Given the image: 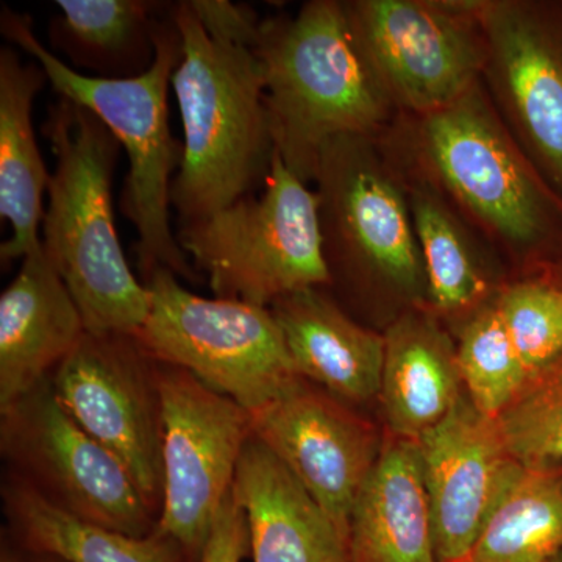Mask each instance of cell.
I'll use <instances>...</instances> for the list:
<instances>
[{
	"label": "cell",
	"instance_id": "1",
	"mask_svg": "<svg viewBox=\"0 0 562 562\" xmlns=\"http://www.w3.org/2000/svg\"><path fill=\"white\" fill-rule=\"evenodd\" d=\"M380 139L403 171L428 181L460 211L516 277L560 265L562 199L483 83L435 113L398 114Z\"/></svg>",
	"mask_w": 562,
	"mask_h": 562
},
{
	"label": "cell",
	"instance_id": "2",
	"mask_svg": "<svg viewBox=\"0 0 562 562\" xmlns=\"http://www.w3.org/2000/svg\"><path fill=\"white\" fill-rule=\"evenodd\" d=\"M43 133L55 157L43 249L88 333L138 335L150 292L132 272L113 213L114 169L124 149L92 111L65 98L47 110Z\"/></svg>",
	"mask_w": 562,
	"mask_h": 562
},
{
	"label": "cell",
	"instance_id": "3",
	"mask_svg": "<svg viewBox=\"0 0 562 562\" xmlns=\"http://www.w3.org/2000/svg\"><path fill=\"white\" fill-rule=\"evenodd\" d=\"M273 147L313 183L322 149L346 135H380L397 117L351 38L342 0H310L261 21L254 46Z\"/></svg>",
	"mask_w": 562,
	"mask_h": 562
},
{
	"label": "cell",
	"instance_id": "4",
	"mask_svg": "<svg viewBox=\"0 0 562 562\" xmlns=\"http://www.w3.org/2000/svg\"><path fill=\"white\" fill-rule=\"evenodd\" d=\"M171 16L181 40L171 87L183 122L171 203L190 222L265 187L276 147L254 50L211 38L190 0L172 3Z\"/></svg>",
	"mask_w": 562,
	"mask_h": 562
},
{
	"label": "cell",
	"instance_id": "5",
	"mask_svg": "<svg viewBox=\"0 0 562 562\" xmlns=\"http://www.w3.org/2000/svg\"><path fill=\"white\" fill-rule=\"evenodd\" d=\"M0 31L40 63L58 98L92 111L127 154L121 210L138 232L135 251L144 280L162 266L192 283L201 281L169 224L172 176L179 172L183 155V144L173 138L168 117V91L181 57L180 33L171 11L158 31L154 65L132 79H98L77 72L41 43L27 14L10 7L2 9Z\"/></svg>",
	"mask_w": 562,
	"mask_h": 562
},
{
	"label": "cell",
	"instance_id": "6",
	"mask_svg": "<svg viewBox=\"0 0 562 562\" xmlns=\"http://www.w3.org/2000/svg\"><path fill=\"white\" fill-rule=\"evenodd\" d=\"M313 183L322 249L339 305L386 303L392 322L427 305V279L405 179L380 135H346L322 149Z\"/></svg>",
	"mask_w": 562,
	"mask_h": 562
},
{
	"label": "cell",
	"instance_id": "7",
	"mask_svg": "<svg viewBox=\"0 0 562 562\" xmlns=\"http://www.w3.org/2000/svg\"><path fill=\"white\" fill-rule=\"evenodd\" d=\"M177 239L217 299L269 308L291 292L330 286L319 199L277 151L258 198L180 222Z\"/></svg>",
	"mask_w": 562,
	"mask_h": 562
},
{
	"label": "cell",
	"instance_id": "8",
	"mask_svg": "<svg viewBox=\"0 0 562 562\" xmlns=\"http://www.w3.org/2000/svg\"><path fill=\"white\" fill-rule=\"evenodd\" d=\"M144 283L150 312L136 338L154 360L192 373L250 413L302 379L271 310L192 294L162 266Z\"/></svg>",
	"mask_w": 562,
	"mask_h": 562
},
{
	"label": "cell",
	"instance_id": "9",
	"mask_svg": "<svg viewBox=\"0 0 562 562\" xmlns=\"http://www.w3.org/2000/svg\"><path fill=\"white\" fill-rule=\"evenodd\" d=\"M483 0H342L355 46L398 114L446 109L482 83Z\"/></svg>",
	"mask_w": 562,
	"mask_h": 562
},
{
	"label": "cell",
	"instance_id": "10",
	"mask_svg": "<svg viewBox=\"0 0 562 562\" xmlns=\"http://www.w3.org/2000/svg\"><path fill=\"white\" fill-rule=\"evenodd\" d=\"M0 450L13 475L63 512L124 535L157 528L128 469L63 409L49 379L2 409Z\"/></svg>",
	"mask_w": 562,
	"mask_h": 562
},
{
	"label": "cell",
	"instance_id": "11",
	"mask_svg": "<svg viewBox=\"0 0 562 562\" xmlns=\"http://www.w3.org/2000/svg\"><path fill=\"white\" fill-rule=\"evenodd\" d=\"M162 498L155 532L201 560L251 436V413L192 373L158 361Z\"/></svg>",
	"mask_w": 562,
	"mask_h": 562
},
{
	"label": "cell",
	"instance_id": "12",
	"mask_svg": "<svg viewBox=\"0 0 562 562\" xmlns=\"http://www.w3.org/2000/svg\"><path fill=\"white\" fill-rule=\"evenodd\" d=\"M55 397L95 441L116 454L155 513L162 498L158 361L136 335L85 333L50 375Z\"/></svg>",
	"mask_w": 562,
	"mask_h": 562
},
{
	"label": "cell",
	"instance_id": "13",
	"mask_svg": "<svg viewBox=\"0 0 562 562\" xmlns=\"http://www.w3.org/2000/svg\"><path fill=\"white\" fill-rule=\"evenodd\" d=\"M480 22L484 90L562 199V0H483Z\"/></svg>",
	"mask_w": 562,
	"mask_h": 562
},
{
	"label": "cell",
	"instance_id": "14",
	"mask_svg": "<svg viewBox=\"0 0 562 562\" xmlns=\"http://www.w3.org/2000/svg\"><path fill=\"white\" fill-rule=\"evenodd\" d=\"M303 382L251 413V435L283 461L349 539L355 502L380 452L361 422Z\"/></svg>",
	"mask_w": 562,
	"mask_h": 562
},
{
	"label": "cell",
	"instance_id": "15",
	"mask_svg": "<svg viewBox=\"0 0 562 562\" xmlns=\"http://www.w3.org/2000/svg\"><path fill=\"white\" fill-rule=\"evenodd\" d=\"M414 442L430 503L436 561H465L513 460L498 422L461 397L446 419Z\"/></svg>",
	"mask_w": 562,
	"mask_h": 562
},
{
	"label": "cell",
	"instance_id": "16",
	"mask_svg": "<svg viewBox=\"0 0 562 562\" xmlns=\"http://www.w3.org/2000/svg\"><path fill=\"white\" fill-rule=\"evenodd\" d=\"M87 328L40 244L0 295V412L49 379Z\"/></svg>",
	"mask_w": 562,
	"mask_h": 562
},
{
	"label": "cell",
	"instance_id": "17",
	"mask_svg": "<svg viewBox=\"0 0 562 562\" xmlns=\"http://www.w3.org/2000/svg\"><path fill=\"white\" fill-rule=\"evenodd\" d=\"M254 562H351L349 539L294 473L250 436L233 483Z\"/></svg>",
	"mask_w": 562,
	"mask_h": 562
},
{
	"label": "cell",
	"instance_id": "18",
	"mask_svg": "<svg viewBox=\"0 0 562 562\" xmlns=\"http://www.w3.org/2000/svg\"><path fill=\"white\" fill-rule=\"evenodd\" d=\"M401 171L424 262L428 308L443 324L458 321L461 327L512 281L503 279L508 266L441 192Z\"/></svg>",
	"mask_w": 562,
	"mask_h": 562
},
{
	"label": "cell",
	"instance_id": "19",
	"mask_svg": "<svg viewBox=\"0 0 562 562\" xmlns=\"http://www.w3.org/2000/svg\"><path fill=\"white\" fill-rule=\"evenodd\" d=\"M269 310L299 376L350 402L379 395L384 335L350 316L327 288L291 292Z\"/></svg>",
	"mask_w": 562,
	"mask_h": 562
},
{
	"label": "cell",
	"instance_id": "20",
	"mask_svg": "<svg viewBox=\"0 0 562 562\" xmlns=\"http://www.w3.org/2000/svg\"><path fill=\"white\" fill-rule=\"evenodd\" d=\"M383 335L384 414L398 439L417 441L460 402L457 344L428 306L402 314Z\"/></svg>",
	"mask_w": 562,
	"mask_h": 562
},
{
	"label": "cell",
	"instance_id": "21",
	"mask_svg": "<svg viewBox=\"0 0 562 562\" xmlns=\"http://www.w3.org/2000/svg\"><path fill=\"white\" fill-rule=\"evenodd\" d=\"M351 562H438L417 443L395 439L376 457L353 505Z\"/></svg>",
	"mask_w": 562,
	"mask_h": 562
},
{
	"label": "cell",
	"instance_id": "22",
	"mask_svg": "<svg viewBox=\"0 0 562 562\" xmlns=\"http://www.w3.org/2000/svg\"><path fill=\"white\" fill-rule=\"evenodd\" d=\"M47 81L40 63L22 60L11 47L0 49V216L11 225L10 239L0 246L3 265L41 244L50 173L33 128V102Z\"/></svg>",
	"mask_w": 562,
	"mask_h": 562
},
{
	"label": "cell",
	"instance_id": "23",
	"mask_svg": "<svg viewBox=\"0 0 562 562\" xmlns=\"http://www.w3.org/2000/svg\"><path fill=\"white\" fill-rule=\"evenodd\" d=\"M49 43L77 72L98 79H132L147 72L157 36L172 3L154 0H58Z\"/></svg>",
	"mask_w": 562,
	"mask_h": 562
},
{
	"label": "cell",
	"instance_id": "24",
	"mask_svg": "<svg viewBox=\"0 0 562 562\" xmlns=\"http://www.w3.org/2000/svg\"><path fill=\"white\" fill-rule=\"evenodd\" d=\"M3 508L14 536L35 557L63 562H183V549L157 532L136 538L63 512L35 487L10 475Z\"/></svg>",
	"mask_w": 562,
	"mask_h": 562
},
{
	"label": "cell",
	"instance_id": "25",
	"mask_svg": "<svg viewBox=\"0 0 562 562\" xmlns=\"http://www.w3.org/2000/svg\"><path fill=\"white\" fill-rule=\"evenodd\" d=\"M562 552V480L512 460L469 562H549Z\"/></svg>",
	"mask_w": 562,
	"mask_h": 562
},
{
	"label": "cell",
	"instance_id": "26",
	"mask_svg": "<svg viewBox=\"0 0 562 562\" xmlns=\"http://www.w3.org/2000/svg\"><path fill=\"white\" fill-rule=\"evenodd\" d=\"M495 301L458 328L454 342L458 371L472 405L492 419H497L531 382Z\"/></svg>",
	"mask_w": 562,
	"mask_h": 562
},
{
	"label": "cell",
	"instance_id": "27",
	"mask_svg": "<svg viewBox=\"0 0 562 562\" xmlns=\"http://www.w3.org/2000/svg\"><path fill=\"white\" fill-rule=\"evenodd\" d=\"M495 303L530 380L562 360V281L552 269L512 279Z\"/></svg>",
	"mask_w": 562,
	"mask_h": 562
},
{
	"label": "cell",
	"instance_id": "28",
	"mask_svg": "<svg viewBox=\"0 0 562 562\" xmlns=\"http://www.w3.org/2000/svg\"><path fill=\"white\" fill-rule=\"evenodd\" d=\"M509 457L549 471L562 462V360L532 379L497 417Z\"/></svg>",
	"mask_w": 562,
	"mask_h": 562
},
{
	"label": "cell",
	"instance_id": "29",
	"mask_svg": "<svg viewBox=\"0 0 562 562\" xmlns=\"http://www.w3.org/2000/svg\"><path fill=\"white\" fill-rule=\"evenodd\" d=\"M190 5L211 38L254 49L262 20L251 7L228 0H190Z\"/></svg>",
	"mask_w": 562,
	"mask_h": 562
},
{
	"label": "cell",
	"instance_id": "30",
	"mask_svg": "<svg viewBox=\"0 0 562 562\" xmlns=\"http://www.w3.org/2000/svg\"><path fill=\"white\" fill-rule=\"evenodd\" d=\"M250 550L249 528L233 490L222 505L199 562H241Z\"/></svg>",
	"mask_w": 562,
	"mask_h": 562
},
{
	"label": "cell",
	"instance_id": "31",
	"mask_svg": "<svg viewBox=\"0 0 562 562\" xmlns=\"http://www.w3.org/2000/svg\"><path fill=\"white\" fill-rule=\"evenodd\" d=\"M0 562H21V561L18 560V558L14 557L13 553L9 552V550L3 549L2 560H0Z\"/></svg>",
	"mask_w": 562,
	"mask_h": 562
},
{
	"label": "cell",
	"instance_id": "32",
	"mask_svg": "<svg viewBox=\"0 0 562 562\" xmlns=\"http://www.w3.org/2000/svg\"><path fill=\"white\" fill-rule=\"evenodd\" d=\"M35 562H63V561L57 560V558H50V557H35Z\"/></svg>",
	"mask_w": 562,
	"mask_h": 562
},
{
	"label": "cell",
	"instance_id": "33",
	"mask_svg": "<svg viewBox=\"0 0 562 562\" xmlns=\"http://www.w3.org/2000/svg\"><path fill=\"white\" fill-rule=\"evenodd\" d=\"M554 276L562 281V261L552 269Z\"/></svg>",
	"mask_w": 562,
	"mask_h": 562
},
{
	"label": "cell",
	"instance_id": "34",
	"mask_svg": "<svg viewBox=\"0 0 562 562\" xmlns=\"http://www.w3.org/2000/svg\"><path fill=\"white\" fill-rule=\"evenodd\" d=\"M549 562H562V552L560 554H557V557H554L553 560Z\"/></svg>",
	"mask_w": 562,
	"mask_h": 562
},
{
	"label": "cell",
	"instance_id": "35",
	"mask_svg": "<svg viewBox=\"0 0 562 562\" xmlns=\"http://www.w3.org/2000/svg\"><path fill=\"white\" fill-rule=\"evenodd\" d=\"M462 562H469V561H468V560H465V561H462Z\"/></svg>",
	"mask_w": 562,
	"mask_h": 562
}]
</instances>
